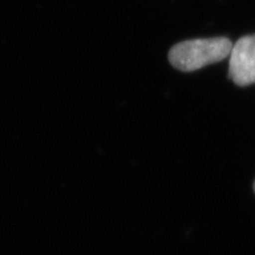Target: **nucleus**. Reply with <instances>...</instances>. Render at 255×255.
Wrapping results in <instances>:
<instances>
[{
    "label": "nucleus",
    "mask_w": 255,
    "mask_h": 255,
    "mask_svg": "<svg viewBox=\"0 0 255 255\" xmlns=\"http://www.w3.org/2000/svg\"><path fill=\"white\" fill-rule=\"evenodd\" d=\"M229 56V77L233 82L241 87L255 83V34L242 37Z\"/></svg>",
    "instance_id": "obj_2"
},
{
    "label": "nucleus",
    "mask_w": 255,
    "mask_h": 255,
    "mask_svg": "<svg viewBox=\"0 0 255 255\" xmlns=\"http://www.w3.org/2000/svg\"><path fill=\"white\" fill-rule=\"evenodd\" d=\"M232 43L227 38L194 39L177 44L169 52V60L181 71H195L220 62L231 55Z\"/></svg>",
    "instance_id": "obj_1"
}]
</instances>
